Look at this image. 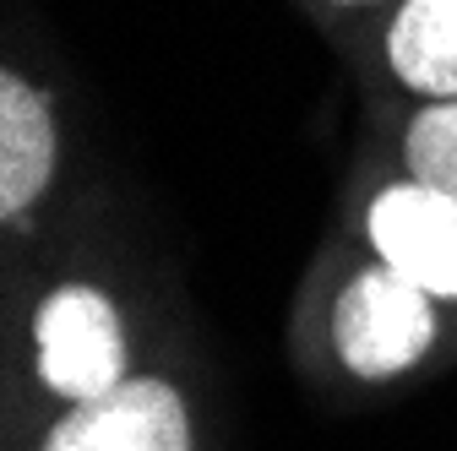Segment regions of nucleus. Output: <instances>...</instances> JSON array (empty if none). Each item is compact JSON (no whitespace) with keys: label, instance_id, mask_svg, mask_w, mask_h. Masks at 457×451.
<instances>
[{"label":"nucleus","instance_id":"nucleus-8","mask_svg":"<svg viewBox=\"0 0 457 451\" xmlns=\"http://www.w3.org/2000/svg\"><path fill=\"white\" fill-rule=\"evenodd\" d=\"M332 6H370V0H332Z\"/></svg>","mask_w":457,"mask_h":451},{"label":"nucleus","instance_id":"nucleus-3","mask_svg":"<svg viewBox=\"0 0 457 451\" xmlns=\"http://www.w3.org/2000/svg\"><path fill=\"white\" fill-rule=\"evenodd\" d=\"M365 240L386 272L409 277L436 305L457 299V201L452 196L420 180L381 185L365 207Z\"/></svg>","mask_w":457,"mask_h":451},{"label":"nucleus","instance_id":"nucleus-5","mask_svg":"<svg viewBox=\"0 0 457 451\" xmlns=\"http://www.w3.org/2000/svg\"><path fill=\"white\" fill-rule=\"evenodd\" d=\"M54 115H49V98L22 82L17 71L0 77V217L17 223L54 175Z\"/></svg>","mask_w":457,"mask_h":451},{"label":"nucleus","instance_id":"nucleus-7","mask_svg":"<svg viewBox=\"0 0 457 451\" xmlns=\"http://www.w3.org/2000/svg\"><path fill=\"white\" fill-rule=\"evenodd\" d=\"M403 168L409 180L457 201V98L425 103L403 131Z\"/></svg>","mask_w":457,"mask_h":451},{"label":"nucleus","instance_id":"nucleus-4","mask_svg":"<svg viewBox=\"0 0 457 451\" xmlns=\"http://www.w3.org/2000/svg\"><path fill=\"white\" fill-rule=\"evenodd\" d=\"M38 451H196V430L175 381L131 375L109 398L66 408L44 430Z\"/></svg>","mask_w":457,"mask_h":451},{"label":"nucleus","instance_id":"nucleus-1","mask_svg":"<svg viewBox=\"0 0 457 451\" xmlns=\"http://www.w3.org/2000/svg\"><path fill=\"white\" fill-rule=\"evenodd\" d=\"M33 375L54 403L87 408L131 381L126 316L93 283H61L33 310Z\"/></svg>","mask_w":457,"mask_h":451},{"label":"nucleus","instance_id":"nucleus-2","mask_svg":"<svg viewBox=\"0 0 457 451\" xmlns=\"http://www.w3.org/2000/svg\"><path fill=\"white\" fill-rule=\"evenodd\" d=\"M436 299L381 261L354 272L332 305V354L360 381H392L436 348Z\"/></svg>","mask_w":457,"mask_h":451},{"label":"nucleus","instance_id":"nucleus-6","mask_svg":"<svg viewBox=\"0 0 457 451\" xmlns=\"http://www.w3.org/2000/svg\"><path fill=\"white\" fill-rule=\"evenodd\" d=\"M386 71L425 103L457 98V0H403L392 12Z\"/></svg>","mask_w":457,"mask_h":451}]
</instances>
